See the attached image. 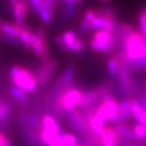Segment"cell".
I'll list each match as a JSON object with an SVG mask.
<instances>
[{
	"label": "cell",
	"mask_w": 146,
	"mask_h": 146,
	"mask_svg": "<svg viewBox=\"0 0 146 146\" xmlns=\"http://www.w3.org/2000/svg\"><path fill=\"white\" fill-rule=\"evenodd\" d=\"M73 82L66 86L62 94V105L64 111L69 113L72 110H74L77 106H78V103L83 96V92L80 89L75 88L73 86Z\"/></svg>",
	"instance_id": "cell-1"
},
{
	"label": "cell",
	"mask_w": 146,
	"mask_h": 146,
	"mask_svg": "<svg viewBox=\"0 0 146 146\" xmlns=\"http://www.w3.org/2000/svg\"><path fill=\"white\" fill-rule=\"evenodd\" d=\"M129 65L126 62H121L118 72V87L122 96H129L133 92V81L131 78Z\"/></svg>",
	"instance_id": "cell-2"
},
{
	"label": "cell",
	"mask_w": 146,
	"mask_h": 146,
	"mask_svg": "<svg viewBox=\"0 0 146 146\" xmlns=\"http://www.w3.org/2000/svg\"><path fill=\"white\" fill-rule=\"evenodd\" d=\"M58 61L55 59H50L47 62H44V64H41L35 74L37 84L40 86H47L48 82L51 80V78H53L58 67Z\"/></svg>",
	"instance_id": "cell-3"
},
{
	"label": "cell",
	"mask_w": 146,
	"mask_h": 146,
	"mask_svg": "<svg viewBox=\"0 0 146 146\" xmlns=\"http://www.w3.org/2000/svg\"><path fill=\"white\" fill-rule=\"evenodd\" d=\"M141 39H142V35L135 30L127 40L126 48H125V56H126L127 59L131 64L134 62L141 58V55H140V49L142 46Z\"/></svg>",
	"instance_id": "cell-4"
},
{
	"label": "cell",
	"mask_w": 146,
	"mask_h": 146,
	"mask_svg": "<svg viewBox=\"0 0 146 146\" xmlns=\"http://www.w3.org/2000/svg\"><path fill=\"white\" fill-rule=\"evenodd\" d=\"M68 121L71 128L77 133L81 135H91V129L87 123V121L84 113L79 108H75L68 113Z\"/></svg>",
	"instance_id": "cell-5"
},
{
	"label": "cell",
	"mask_w": 146,
	"mask_h": 146,
	"mask_svg": "<svg viewBox=\"0 0 146 146\" xmlns=\"http://www.w3.org/2000/svg\"><path fill=\"white\" fill-rule=\"evenodd\" d=\"M116 21L117 19H111L98 13V16L90 23V30H107L113 33Z\"/></svg>",
	"instance_id": "cell-6"
},
{
	"label": "cell",
	"mask_w": 146,
	"mask_h": 146,
	"mask_svg": "<svg viewBox=\"0 0 146 146\" xmlns=\"http://www.w3.org/2000/svg\"><path fill=\"white\" fill-rule=\"evenodd\" d=\"M116 45H118L117 40L113 38V36L112 37L111 40L108 41V43H100L98 42L95 40H92L90 41V47L92 49H93L94 51H98V52H101L103 54H108L109 52H111L114 47Z\"/></svg>",
	"instance_id": "cell-7"
},
{
	"label": "cell",
	"mask_w": 146,
	"mask_h": 146,
	"mask_svg": "<svg viewBox=\"0 0 146 146\" xmlns=\"http://www.w3.org/2000/svg\"><path fill=\"white\" fill-rule=\"evenodd\" d=\"M13 15L15 19V23L25 22V19L27 13V5L25 0H18L13 5Z\"/></svg>",
	"instance_id": "cell-8"
},
{
	"label": "cell",
	"mask_w": 146,
	"mask_h": 146,
	"mask_svg": "<svg viewBox=\"0 0 146 146\" xmlns=\"http://www.w3.org/2000/svg\"><path fill=\"white\" fill-rule=\"evenodd\" d=\"M35 74H33L32 72H31L28 69H26V68H21V70H19V72L18 74L11 80L13 85L15 86H18L19 88H22L24 89L25 86L27 85V83L29 81V79L34 77Z\"/></svg>",
	"instance_id": "cell-9"
},
{
	"label": "cell",
	"mask_w": 146,
	"mask_h": 146,
	"mask_svg": "<svg viewBox=\"0 0 146 146\" xmlns=\"http://www.w3.org/2000/svg\"><path fill=\"white\" fill-rule=\"evenodd\" d=\"M36 35L40 38L41 43H42V46H43V53L40 56V59H41V62H42V64L44 62H47L48 61H49V47H48V39H47V35H46V32L45 30L43 29V27H39L37 29H36Z\"/></svg>",
	"instance_id": "cell-10"
},
{
	"label": "cell",
	"mask_w": 146,
	"mask_h": 146,
	"mask_svg": "<svg viewBox=\"0 0 146 146\" xmlns=\"http://www.w3.org/2000/svg\"><path fill=\"white\" fill-rule=\"evenodd\" d=\"M40 125L46 130L53 134H58L59 131L61 130L57 121L53 116L49 115V114H46V115L43 116L42 120L40 121Z\"/></svg>",
	"instance_id": "cell-11"
},
{
	"label": "cell",
	"mask_w": 146,
	"mask_h": 146,
	"mask_svg": "<svg viewBox=\"0 0 146 146\" xmlns=\"http://www.w3.org/2000/svg\"><path fill=\"white\" fill-rule=\"evenodd\" d=\"M77 70V65L75 62H70V64L66 67L64 73H62L60 75L62 84L64 86H68L70 84L73 82V78L75 77V73Z\"/></svg>",
	"instance_id": "cell-12"
},
{
	"label": "cell",
	"mask_w": 146,
	"mask_h": 146,
	"mask_svg": "<svg viewBox=\"0 0 146 146\" xmlns=\"http://www.w3.org/2000/svg\"><path fill=\"white\" fill-rule=\"evenodd\" d=\"M9 93L13 99L17 100L23 105H27V94L24 89L12 86L9 88Z\"/></svg>",
	"instance_id": "cell-13"
},
{
	"label": "cell",
	"mask_w": 146,
	"mask_h": 146,
	"mask_svg": "<svg viewBox=\"0 0 146 146\" xmlns=\"http://www.w3.org/2000/svg\"><path fill=\"white\" fill-rule=\"evenodd\" d=\"M107 66H108V70L109 76H110V79L112 81L117 79L118 72H119V69H120V62L113 56H112L111 58H109L108 60Z\"/></svg>",
	"instance_id": "cell-14"
},
{
	"label": "cell",
	"mask_w": 146,
	"mask_h": 146,
	"mask_svg": "<svg viewBox=\"0 0 146 146\" xmlns=\"http://www.w3.org/2000/svg\"><path fill=\"white\" fill-rule=\"evenodd\" d=\"M115 129H116L117 132L119 133V135H121V138L126 139L130 142L137 141V138H135L133 131L131 129H129L127 126H125L124 124H117Z\"/></svg>",
	"instance_id": "cell-15"
},
{
	"label": "cell",
	"mask_w": 146,
	"mask_h": 146,
	"mask_svg": "<svg viewBox=\"0 0 146 146\" xmlns=\"http://www.w3.org/2000/svg\"><path fill=\"white\" fill-rule=\"evenodd\" d=\"M13 107L9 102L0 100V123L6 121L12 114Z\"/></svg>",
	"instance_id": "cell-16"
},
{
	"label": "cell",
	"mask_w": 146,
	"mask_h": 146,
	"mask_svg": "<svg viewBox=\"0 0 146 146\" xmlns=\"http://www.w3.org/2000/svg\"><path fill=\"white\" fill-rule=\"evenodd\" d=\"M31 48L34 51V54L37 56H41L43 53V46L40 38L36 35V34H31Z\"/></svg>",
	"instance_id": "cell-17"
},
{
	"label": "cell",
	"mask_w": 146,
	"mask_h": 146,
	"mask_svg": "<svg viewBox=\"0 0 146 146\" xmlns=\"http://www.w3.org/2000/svg\"><path fill=\"white\" fill-rule=\"evenodd\" d=\"M113 37L112 33L107 30H97L93 35V40L100 43H108Z\"/></svg>",
	"instance_id": "cell-18"
},
{
	"label": "cell",
	"mask_w": 146,
	"mask_h": 146,
	"mask_svg": "<svg viewBox=\"0 0 146 146\" xmlns=\"http://www.w3.org/2000/svg\"><path fill=\"white\" fill-rule=\"evenodd\" d=\"M0 31L5 35L16 36V37L19 36V29L15 25L8 22H4L0 26Z\"/></svg>",
	"instance_id": "cell-19"
},
{
	"label": "cell",
	"mask_w": 146,
	"mask_h": 146,
	"mask_svg": "<svg viewBox=\"0 0 146 146\" xmlns=\"http://www.w3.org/2000/svg\"><path fill=\"white\" fill-rule=\"evenodd\" d=\"M132 131L135 135L137 140H140L143 142H146V126L141 123H137L134 125L132 128Z\"/></svg>",
	"instance_id": "cell-20"
},
{
	"label": "cell",
	"mask_w": 146,
	"mask_h": 146,
	"mask_svg": "<svg viewBox=\"0 0 146 146\" xmlns=\"http://www.w3.org/2000/svg\"><path fill=\"white\" fill-rule=\"evenodd\" d=\"M31 34H32V32H27V31L19 29V33L18 36L20 42H21L25 49L27 51L31 49Z\"/></svg>",
	"instance_id": "cell-21"
},
{
	"label": "cell",
	"mask_w": 146,
	"mask_h": 146,
	"mask_svg": "<svg viewBox=\"0 0 146 146\" xmlns=\"http://www.w3.org/2000/svg\"><path fill=\"white\" fill-rule=\"evenodd\" d=\"M130 110H131V114L133 115L134 119L138 122L141 114L143 112V109L140 107L138 104L137 99H131L130 100Z\"/></svg>",
	"instance_id": "cell-22"
},
{
	"label": "cell",
	"mask_w": 146,
	"mask_h": 146,
	"mask_svg": "<svg viewBox=\"0 0 146 146\" xmlns=\"http://www.w3.org/2000/svg\"><path fill=\"white\" fill-rule=\"evenodd\" d=\"M62 40H64V44L65 47L70 48V46L73 43V41H74L76 39H78V35H77V32L74 30H69V31H66L64 34L62 35Z\"/></svg>",
	"instance_id": "cell-23"
},
{
	"label": "cell",
	"mask_w": 146,
	"mask_h": 146,
	"mask_svg": "<svg viewBox=\"0 0 146 146\" xmlns=\"http://www.w3.org/2000/svg\"><path fill=\"white\" fill-rule=\"evenodd\" d=\"M62 139L64 146H77L78 144V141L76 135L71 133L64 132L62 137Z\"/></svg>",
	"instance_id": "cell-24"
},
{
	"label": "cell",
	"mask_w": 146,
	"mask_h": 146,
	"mask_svg": "<svg viewBox=\"0 0 146 146\" xmlns=\"http://www.w3.org/2000/svg\"><path fill=\"white\" fill-rule=\"evenodd\" d=\"M138 22L142 35H146V5L143 6L138 14Z\"/></svg>",
	"instance_id": "cell-25"
},
{
	"label": "cell",
	"mask_w": 146,
	"mask_h": 146,
	"mask_svg": "<svg viewBox=\"0 0 146 146\" xmlns=\"http://www.w3.org/2000/svg\"><path fill=\"white\" fill-rule=\"evenodd\" d=\"M130 100L131 99H123L117 105L118 115L126 112H131L130 110Z\"/></svg>",
	"instance_id": "cell-26"
},
{
	"label": "cell",
	"mask_w": 146,
	"mask_h": 146,
	"mask_svg": "<svg viewBox=\"0 0 146 146\" xmlns=\"http://www.w3.org/2000/svg\"><path fill=\"white\" fill-rule=\"evenodd\" d=\"M40 17V19L42 20V22L44 25H48L51 21V19H52V15H53V13L49 10L46 9V8H43V7H40V13L39 14Z\"/></svg>",
	"instance_id": "cell-27"
},
{
	"label": "cell",
	"mask_w": 146,
	"mask_h": 146,
	"mask_svg": "<svg viewBox=\"0 0 146 146\" xmlns=\"http://www.w3.org/2000/svg\"><path fill=\"white\" fill-rule=\"evenodd\" d=\"M69 51L72 52V53H81L84 51V43L80 39H76L73 43L70 46Z\"/></svg>",
	"instance_id": "cell-28"
},
{
	"label": "cell",
	"mask_w": 146,
	"mask_h": 146,
	"mask_svg": "<svg viewBox=\"0 0 146 146\" xmlns=\"http://www.w3.org/2000/svg\"><path fill=\"white\" fill-rule=\"evenodd\" d=\"M98 13L100 15H103L107 18H109L111 19H116L115 13H114L113 9L109 6H105V7H101L100 10H98Z\"/></svg>",
	"instance_id": "cell-29"
},
{
	"label": "cell",
	"mask_w": 146,
	"mask_h": 146,
	"mask_svg": "<svg viewBox=\"0 0 146 146\" xmlns=\"http://www.w3.org/2000/svg\"><path fill=\"white\" fill-rule=\"evenodd\" d=\"M145 66H146V56L139 58L138 60L134 62L133 64L130 65V68L133 71L137 72V71L141 70L142 69H144Z\"/></svg>",
	"instance_id": "cell-30"
},
{
	"label": "cell",
	"mask_w": 146,
	"mask_h": 146,
	"mask_svg": "<svg viewBox=\"0 0 146 146\" xmlns=\"http://www.w3.org/2000/svg\"><path fill=\"white\" fill-rule=\"evenodd\" d=\"M77 12V4H65L64 5V13L67 18H71L75 15Z\"/></svg>",
	"instance_id": "cell-31"
},
{
	"label": "cell",
	"mask_w": 146,
	"mask_h": 146,
	"mask_svg": "<svg viewBox=\"0 0 146 146\" xmlns=\"http://www.w3.org/2000/svg\"><path fill=\"white\" fill-rule=\"evenodd\" d=\"M1 39L5 41V42H6L8 44H11V45H13V46H19L20 44H21L19 39L16 36H12V35L3 34L1 36Z\"/></svg>",
	"instance_id": "cell-32"
},
{
	"label": "cell",
	"mask_w": 146,
	"mask_h": 146,
	"mask_svg": "<svg viewBox=\"0 0 146 146\" xmlns=\"http://www.w3.org/2000/svg\"><path fill=\"white\" fill-rule=\"evenodd\" d=\"M100 145L102 146H116L117 145L116 140L108 135H102L100 138Z\"/></svg>",
	"instance_id": "cell-33"
},
{
	"label": "cell",
	"mask_w": 146,
	"mask_h": 146,
	"mask_svg": "<svg viewBox=\"0 0 146 146\" xmlns=\"http://www.w3.org/2000/svg\"><path fill=\"white\" fill-rule=\"evenodd\" d=\"M104 132H105V134H104V135H110V137H112L113 138L115 139L117 143H118L119 140L121 138V135H119V133L117 132L116 129H115V128H113V127H111V126H105V128H104Z\"/></svg>",
	"instance_id": "cell-34"
},
{
	"label": "cell",
	"mask_w": 146,
	"mask_h": 146,
	"mask_svg": "<svg viewBox=\"0 0 146 146\" xmlns=\"http://www.w3.org/2000/svg\"><path fill=\"white\" fill-rule=\"evenodd\" d=\"M98 16V11L95 9H88L84 13V18L86 20H87L88 22H92L93 19Z\"/></svg>",
	"instance_id": "cell-35"
},
{
	"label": "cell",
	"mask_w": 146,
	"mask_h": 146,
	"mask_svg": "<svg viewBox=\"0 0 146 146\" xmlns=\"http://www.w3.org/2000/svg\"><path fill=\"white\" fill-rule=\"evenodd\" d=\"M78 30L81 33H86V31L90 30V22H88L84 18H82L78 27Z\"/></svg>",
	"instance_id": "cell-36"
},
{
	"label": "cell",
	"mask_w": 146,
	"mask_h": 146,
	"mask_svg": "<svg viewBox=\"0 0 146 146\" xmlns=\"http://www.w3.org/2000/svg\"><path fill=\"white\" fill-rule=\"evenodd\" d=\"M30 4L32 5V8L34 9V11L39 14L40 13V10L41 7V3H42V0H29Z\"/></svg>",
	"instance_id": "cell-37"
},
{
	"label": "cell",
	"mask_w": 146,
	"mask_h": 146,
	"mask_svg": "<svg viewBox=\"0 0 146 146\" xmlns=\"http://www.w3.org/2000/svg\"><path fill=\"white\" fill-rule=\"evenodd\" d=\"M27 118H28V113H26V112H20L19 113V116H18L19 121V123L21 124L23 127H26L27 122Z\"/></svg>",
	"instance_id": "cell-38"
},
{
	"label": "cell",
	"mask_w": 146,
	"mask_h": 146,
	"mask_svg": "<svg viewBox=\"0 0 146 146\" xmlns=\"http://www.w3.org/2000/svg\"><path fill=\"white\" fill-rule=\"evenodd\" d=\"M21 68H22V66H19V65H15V66H13L11 70H10V71H9V78H10V79H13L18 73L19 72V70H21Z\"/></svg>",
	"instance_id": "cell-39"
},
{
	"label": "cell",
	"mask_w": 146,
	"mask_h": 146,
	"mask_svg": "<svg viewBox=\"0 0 146 146\" xmlns=\"http://www.w3.org/2000/svg\"><path fill=\"white\" fill-rule=\"evenodd\" d=\"M54 42H55V44H56V45H57V46H59V47H60V46H62V44H64V40H62V35L56 36V38L54 39Z\"/></svg>",
	"instance_id": "cell-40"
},
{
	"label": "cell",
	"mask_w": 146,
	"mask_h": 146,
	"mask_svg": "<svg viewBox=\"0 0 146 146\" xmlns=\"http://www.w3.org/2000/svg\"><path fill=\"white\" fill-rule=\"evenodd\" d=\"M0 146H12V140L8 137H5L3 142L0 143Z\"/></svg>",
	"instance_id": "cell-41"
},
{
	"label": "cell",
	"mask_w": 146,
	"mask_h": 146,
	"mask_svg": "<svg viewBox=\"0 0 146 146\" xmlns=\"http://www.w3.org/2000/svg\"><path fill=\"white\" fill-rule=\"evenodd\" d=\"M138 123L143 124V125H145V126H146V111H143V113L141 114L140 119L138 121Z\"/></svg>",
	"instance_id": "cell-42"
},
{
	"label": "cell",
	"mask_w": 146,
	"mask_h": 146,
	"mask_svg": "<svg viewBox=\"0 0 146 146\" xmlns=\"http://www.w3.org/2000/svg\"><path fill=\"white\" fill-rule=\"evenodd\" d=\"M128 146H146V145L143 144V143H137V141H135V142H129Z\"/></svg>",
	"instance_id": "cell-43"
},
{
	"label": "cell",
	"mask_w": 146,
	"mask_h": 146,
	"mask_svg": "<svg viewBox=\"0 0 146 146\" xmlns=\"http://www.w3.org/2000/svg\"><path fill=\"white\" fill-rule=\"evenodd\" d=\"M83 0H64V2H65V4H69V3H71V4H78V3H81Z\"/></svg>",
	"instance_id": "cell-44"
},
{
	"label": "cell",
	"mask_w": 146,
	"mask_h": 146,
	"mask_svg": "<svg viewBox=\"0 0 146 146\" xmlns=\"http://www.w3.org/2000/svg\"><path fill=\"white\" fill-rule=\"evenodd\" d=\"M5 135L3 133L0 132V143H1L3 142V140L5 139Z\"/></svg>",
	"instance_id": "cell-45"
},
{
	"label": "cell",
	"mask_w": 146,
	"mask_h": 146,
	"mask_svg": "<svg viewBox=\"0 0 146 146\" xmlns=\"http://www.w3.org/2000/svg\"><path fill=\"white\" fill-rule=\"evenodd\" d=\"M18 1V0H9V2H10V5H13L16 2Z\"/></svg>",
	"instance_id": "cell-46"
},
{
	"label": "cell",
	"mask_w": 146,
	"mask_h": 146,
	"mask_svg": "<svg viewBox=\"0 0 146 146\" xmlns=\"http://www.w3.org/2000/svg\"><path fill=\"white\" fill-rule=\"evenodd\" d=\"M4 22H5L4 20H3L2 19H0V26H1V25H2V24L4 23Z\"/></svg>",
	"instance_id": "cell-47"
},
{
	"label": "cell",
	"mask_w": 146,
	"mask_h": 146,
	"mask_svg": "<svg viewBox=\"0 0 146 146\" xmlns=\"http://www.w3.org/2000/svg\"><path fill=\"white\" fill-rule=\"evenodd\" d=\"M100 1H101V2H109L110 0H100Z\"/></svg>",
	"instance_id": "cell-48"
},
{
	"label": "cell",
	"mask_w": 146,
	"mask_h": 146,
	"mask_svg": "<svg viewBox=\"0 0 146 146\" xmlns=\"http://www.w3.org/2000/svg\"><path fill=\"white\" fill-rule=\"evenodd\" d=\"M2 35H3V33L1 32V31H0V38H1V36H2Z\"/></svg>",
	"instance_id": "cell-49"
},
{
	"label": "cell",
	"mask_w": 146,
	"mask_h": 146,
	"mask_svg": "<svg viewBox=\"0 0 146 146\" xmlns=\"http://www.w3.org/2000/svg\"><path fill=\"white\" fill-rule=\"evenodd\" d=\"M144 86H145V87H146V80H145V82H144Z\"/></svg>",
	"instance_id": "cell-50"
},
{
	"label": "cell",
	"mask_w": 146,
	"mask_h": 146,
	"mask_svg": "<svg viewBox=\"0 0 146 146\" xmlns=\"http://www.w3.org/2000/svg\"><path fill=\"white\" fill-rule=\"evenodd\" d=\"M144 70H145V71H146V66H145V68H144Z\"/></svg>",
	"instance_id": "cell-51"
},
{
	"label": "cell",
	"mask_w": 146,
	"mask_h": 146,
	"mask_svg": "<svg viewBox=\"0 0 146 146\" xmlns=\"http://www.w3.org/2000/svg\"><path fill=\"white\" fill-rule=\"evenodd\" d=\"M77 146H81V145H79V144H78V145H77Z\"/></svg>",
	"instance_id": "cell-52"
}]
</instances>
